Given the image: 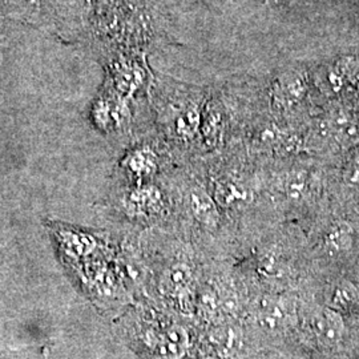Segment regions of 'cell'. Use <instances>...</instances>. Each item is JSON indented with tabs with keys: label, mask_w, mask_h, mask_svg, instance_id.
<instances>
[{
	"label": "cell",
	"mask_w": 359,
	"mask_h": 359,
	"mask_svg": "<svg viewBox=\"0 0 359 359\" xmlns=\"http://www.w3.org/2000/svg\"><path fill=\"white\" fill-rule=\"evenodd\" d=\"M292 313L287 304L281 298L268 297L264 298L258 308V322L269 332H277L287 326Z\"/></svg>",
	"instance_id": "4"
},
{
	"label": "cell",
	"mask_w": 359,
	"mask_h": 359,
	"mask_svg": "<svg viewBox=\"0 0 359 359\" xmlns=\"http://www.w3.org/2000/svg\"><path fill=\"white\" fill-rule=\"evenodd\" d=\"M286 193L293 201L301 200L306 193V179L302 175H293L286 182Z\"/></svg>",
	"instance_id": "12"
},
{
	"label": "cell",
	"mask_w": 359,
	"mask_h": 359,
	"mask_svg": "<svg viewBox=\"0 0 359 359\" xmlns=\"http://www.w3.org/2000/svg\"><path fill=\"white\" fill-rule=\"evenodd\" d=\"M124 167L136 179H148L157 170V157L149 148H139L126 157Z\"/></svg>",
	"instance_id": "7"
},
{
	"label": "cell",
	"mask_w": 359,
	"mask_h": 359,
	"mask_svg": "<svg viewBox=\"0 0 359 359\" xmlns=\"http://www.w3.org/2000/svg\"><path fill=\"white\" fill-rule=\"evenodd\" d=\"M334 310H348L358 308L359 290L350 283H342L337 286L333 294Z\"/></svg>",
	"instance_id": "10"
},
{
	"label": "cell",
	"mask_w": 359,
	"mask_h": 359,
	"mask_svg": "<svg viewBox=\"0 0 359 359\" xmlns=\"http://www.w3.org/2000/svg\"><path fill=\"white\" fill-rule=\"evenodd\" d=\"M144 359H184L191 347L189 332L179 323H147L132 335Z\"/></svg>",
	"instance_id": "1"
},
{
	"label": "cell",
	"mask_w": 359,
	"mask_h": 359,
	"mask_svg": "<svg viewBox=\"0 0 359 359\" xmlns=\"http://www.w3.org/2000/svg\"><path fill=\"white\" fill-rule=\"evenodd\" d=\"M192 281L191 266L184 262H176L165 270L161 278V290L173 298H184L188 297Z\"/></svg>",
	"instance_id": "5"
},
{
	"label": "cell",
	"mask_w": 359,
	"mask_h": 359,
	"mask_svg": "<svg viewBox=\"0 0 359 359\" xmlns=\"http://www.w3.org/2000/svg\"><path fill=\"white\" fill-rule=\"evenodd\" d=\"M345 177L348 184H354L359 187V161H357L350 169H347Z\"/></svg>",
	"instance_id": "15"
},
{
	"label": "cell",
	"mask_w": 359,
	"mask_h": 359,
	"mask_svg": "<svg viewBox=\"0 0 359 359\" xmlns=\"http://www.w3.org/2000/svg\"><path fill=\"white\" fill-rule=\"evenodd\" d=\"M57 243L62 246L63 252L71 258H81L90 256L96 249V240L87 233L72 231V229H57L56 231Z\"/></svg>",
	"instance_id": "6"
},
{
	"label": "cell",
	"mask_w": 359,
	"mask_h": 359,
	"mask_svg": "<svg viewBox=\"0 0 359 359\" xmlns=\"http://www.w3.org/2000/svg\"><path fill=\"white\" fill-rule=\"evenodd\" d=\"M189 208L194 218L206 226H216L218 209L215 200L201 189H193L189 194Z\"/></svg>",
	"instance_id": "8"
},
{
	"label": "cell",
	"mask_w": 359,
	"mask_h": 359,
	"mask_svg": "<svg viewBox=\"0 0 359 359\" xmlns=\"http://www.w3.org/2000/svg\"><path fill=\"white\" fill-rule=\"evenodd\" d=\"M209 341L219 354H229L237 346V335L229 327H219L213 330Z\"/></svg>",
	"instance_id": "11"
},
{
	"label": "cell",
	"mask_w": 359,
	"mask_h": 359,
	"mask_svg": "<svg viewBox=\"0 0 359 359\" xmlns=\"http://www.w3.org/2000/svg\"><path fill=\"white\" fill-rule=\"evenodd\" d=\"M124 204L127 212L133 217H154L163 209L164 198L157 187L144 184L137 185L127 194Z\"/></svg>",
	"instance_id": "2"
},
{
	"label": "cell",
	"mask_w": 359,
	"mask_h": 359,
	"mask_svg": "<svg viewBox=\"0 0 359 359\" xmlns=\"http://www.w3.org/2000/svg\"><path fill=\"white\" fill-rule=\"evenodd\" d=\"M325 241H326V246L329 250L335 252V253L345 252L347 249H350L353 244L351 228L346 224L335 225L333 229L327 233Z\"/></svg>",
	"instance_id": "9"
},
{
	"label": "cell",
	"mask_w": 359,
	"mask_h": 359,
	"mask_svg": "<svg viewBox=\"0 0 359 359\" xmlns=\"http://www.w3.org/2000/svg\"><path fill=\"white\" fill-rule=\"evenodd\" d=\"M218 197L224 203V205H231L237 201L244 200V191H241L233 184H228L218 191Z\"/></svg>",
	"instance_id": "13"
},
{
	"label": "cell",
	"mask_w": 359,
	"mask_h": 359,
	"mask_svg": "<svg viewBox=\"0 0 359 359\" xmlns=\"http://www.w3.org/2000/svg\"><path fill=\"white\" fill-rule=\"evenodd\" d=\"M313 332L317 341L323 346L337 345L344 335V321L339 311L334 309H325L318 313L311 322Z\"/></svg>",
	"instance_id": "3"
},
{
	"label": "cell",
	"mask_w": 359,
	"mask_h": 359,
	"mask_svg": "<svg viewBox=\"0 0 359 359\" xmlns=\"http://www.w3.org/2000/svg\"><path fill=\"white\" fill-rule=\"evenodd\" d=\"M338 140L341 144L350 147L359 142V128L355 126L347 124L339 129L338 132Z\"/></svg>",
	"instance_id": "14"
}]
</instances>
